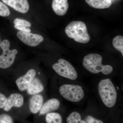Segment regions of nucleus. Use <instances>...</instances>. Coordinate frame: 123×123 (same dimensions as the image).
Masks as SVG:
<instances>
[{"label":"nucleus","mask_w":123,"mask_h":123,"mask_svg":"<svg viewBox=\"0 0 123 123\" xmlns=\"http://www.w3.org/2000/svg\"><path fill=\"white\" fill-rule=\"evenodd\" d=\"M102 57L101 55L91 53L85 56L83 59V65L90 73L98 74L102 72L105 75H109L113 71V68L110 65H103L102 64Z\"/></svg>","instance_id":"1"},{"label":"nucleus","mask_w":123,"mask_h":123,"mask_svg":"<svg viewBox=\"0 0 123 123\" xmlns=\"http://www.w3.org/2000/svg\"><path fill=\"white\" fill-rule=\"evenodd\" d=\"M65 33L69 38L80 43H86L90 38L86 24L81 21H74L66 27Z\"/></svg>","instance_id":"2"},{"label":"nucleus","mask_w":123,"mask_h":123,"mask_svg":"<svg viewBox=\"0 0 123 123\" xmlns=\"http://www.w3.org/2000/svg\"><path fill=\"white\" fill-rule=\"evenodd\" d=\"M98 92L101 99L107 107H113L115 105L117 92L114 84L110 79L102 80L98 86Z\"/></svg>","instance_id":"3"},{"label":"nucleus","mask_w":123,"mask_h":123,"mask_svg":"<svg viewBox=\"0 0 123 123\" xmlns=\"http://www.w3.org/2000/svg\"><path fill=\"white\" fill-rule=\"evenodd\" d=\"M61 95L65 99L73 102H78L83 99L84 92L81 86L78 85L65 84L60 87Z\"/></svg>","instance_id":"4"},{"label":"nucleus","mask_w":123,"mask_h":123,"mask_svg":"<svg viewBox=\"0 0 123 123\" xmlns=\"http://www.w3.org/2000/svg\"><path fill=\"white\" fill-rule=\"evenodd\" d=\"M10 43L8 40H4L1 43L0 47L3 52L0 55V68H8L14 62L18 51L16 49L10 50Z\"/></svg>","instance_id":"5"},{"label":"nucleus","mask_w":123,"mask_h":123,"mask_svg":"<svg viewBox=\"0 0 123 123\" xmlns=\"http://www.w3.org/2000/svg\"><path fill=\"white\" fill-rule=\"evenodd\" d=\"M52 68L61 76L72 80H75L77 78L75 68L69 62L63 59L58 60L57 63L52 65Z\"/></svg>","instance_id":"6"},{"label":"nucleus","mask_w":123,"mask_h":123,"mask_svg":"<svg viewBox=\"0 0 123 123\" xmlns=\"http://www.w3.org/2000/svg\"><path fill=\"white\" fill-rule=\"evenodd\" d=\"M17 36L19 39L27 46L36 47L43 41L44 38L40 35L33 34L31 32L18 31Z\"/></svg>","instance_id":"7"},{"label":"nucleus","mask_w":123,"mask_h":123,"mask_svg":"<svg viewBox=\"0 0 123 123\" xmlns=\"http://www.w3.org/2000/svg\"><path fill=\"white\" fill-rule=\"evenodd\" d=\"M36 74L35 70L34 69H31L25 75L18 78L15 83L19 90L23 91L26 90L35 78Z\"/></svg>","instance_id":"8"},{"label":"nucleus","mask_w":123,"mask_h":123,"mask_svg":"<svg viewBox=\"0 0 123 123\" xmlns=\"http://www.w3.org/2000/svg\"><path fill=\"white\" fill-rule=\"evenodd\" d=\"M4 4L16 11L25 13L29 11L30 6L27 0H1Z\"/></svg>","instance_id":"9"},{"label":"nucleus","mask_w":123,"mask_h":123,"mask_svg":"<svg viewBox=\"0 0 123 123\" xmlns=\"http://www.w3.org/2000/svg\"><path fill=\"white\" fill-rule=\"evenodd\" d=\"M24 98L22 95L13 93L7 98V103L4 107L5 111H9L12 107L20 108L23 105Z\"/></svg>","instance_id":"10"},{"label":"nucleus","mask_w":123,"mask_h":123,"mask_svg":"<svg viewBox=\"0 0 123 123\" xmlns=\"http://www.w3.org/2000/svg\"><path fill=\"white\" fill-rule=\"evenodd\" d=\"M68 0H53L52 7L56 14L59 16L65 15L69 8Z\"/></svg>","instance_id":"11"},{"label":"nucleus","mask_w":123,"mask_h":123,"mask_svg":"<svg viewBox=\"0 0 123 123\" xmlns=\"http://www.w3.org/2000/svg\"><path fill=\"white\" fill-rule=\"evenodd\" d=\"M43 102V98L40 94H35L31 98L29 101V109L31 113L36 114L41 110Z\"/></svg>","instance_id":"12"},{"label":"nucleus","mask_w":123,"mask_h":123,"mask_svg":"<svg viewBox=\"0 0 123 123\" xmlns=\"http://www.w3.org/2000/svg\"><path fill=\"white\" fill-rule=\"evenodd\" d=\"M60 101L55 98L49 99L43 105L40 111V115L50 113L53 111L57 110L59 107Z\"/></svg>","instance_id":"13"},{"label":"nucleus","mask_w":123,"mask_h":123,"mask_svg":"<svg viewBox=\"0 0 123 123\" xmlns=\"http://www.w3.org/2000/svg\"><path fill=\"white\" fill-rule=\"evenodd\" d=\"M43 89V86L39 79L34 78L28 86L27 90L29 94L34 95L42 92Z\"/></svg>","instance_id":"14"},{"label":"nucleus","mask_w":123,"mask_h":123,"mask_svg":"<svg viewBox=\"0 0 123 123\" xmlns=\"http://www.w3.org/2000/svg\"><path fill=\"white\" fill-rule=\"evenodd\" d=\"M91 7L95 9H104L111 7V0H85Z\"/></svg>","instance_id":"15"},{"label":"nucleus","mask_w":123,"mask_h":123,"mask_svg":"<svg viewBox=\"0 0 123 123\" xmlns=\"http://www.w3.org/2000/svg\"><path fill=\"white\" fill-rule=\"evenodd\" d=\"M47 123H62V118L60 115L56 112L47 113L46 117Z\"/></svg>","instance_id":"16"},{"label":"nucleus","mask_w":123,"mask_h":123,"mask_svg":"<svg viewBox=\"0 0 123 123\" xmlns=\"http://www.w3.org/2000/svg\"><path fill=\"white\" fill-rule=\"evenodd\" d=\"M68 123H86L85 120H82L81 115L78 112L71 113L66 119Z\"/></svg>","instance_id":"17"},{"label":"nucleus","mask_w":123,"mask_h":123,"mask_svg":"<svg viewBox=\"0 0 123 123\" xmlns=\"http://www.w3.org/2000/svg\"><path fill=\"white\" fill-rule=\"evenodd\" d=\"M112 45L117 50L121 52L123 56V37L122 36H116L113 39Z\"/></svg>","instance_id":"18"},{"label":"nucleus","mask_w":123,"mask_h":123,"mask_svg":"<svg viewBox=\"0 0 123 123\" xmlns=\"http://www.w3.org/2000/svg\"><path fill=\"white\" fill-rule=\"evenodd\" d=\"M10 12L9 8L4 3L0 1V16L6 17L10 15Z\"/></svg>","instance_id":"19"},{"label":"nucleus","mask_w":123,"mask_h":123,"mask_svg":"<svg viewBox=\"0 0 123 123\" xmlns=\"http://www.w3.org/2000/svg\"><path fill=\"white\" fill-rule=\"evenodd\" d=\"M14 23L15 25L22 26L26 27H30L31 26V24L30 22L23 19L15 18L14 21Z\"/></svg>","instance_id":"20"},{"label":"nucleus","mask_w":123,"mask_h":123,"mask_svg":"<svg viewBox=\"0 0 123 123\" xmlns=\"http://www.w3.org/2000/svg\"><path fill=\"white\" fill-rule=\"evenodd\" d=\"M0 123H14L11 116L6 114L0 115Z\"/></svg>","instance_id":"21"},{"label":"nucleus","mask_w":123,"mask_h":123,"mask_svg":"<svg viewBox=\"0 0 123 123\" xmlns=\"http://www.w3.org/2000/svg\"><path fill=\"white\" fill-rule=\"evenodd\" d=\"M86 123H104L102 121L97 119L91 116H88L86 117Z\"/></svg>","instance_id":"22"},{"label":"nucleus","mask_w":123,"mask_h":123,"mask_svg":"<svg viewBox=\"0 0 123 123\" xmlns=\"http://www.w3.org/2000/svg\"><path fill=\"white\" fill-rule=\"evenodd\" d=\"M7 98L2 94L0 93V108L4 107L7 103Z\"/></svg>","instance_id":"23"},{"label":"nucleus","mask_w":123,"mask_h":123,"mask_svg":"<svg viewBox=\"0 0 123 123\" xmlns=\"http://www.w3.org/2000/svg\"><path fill=\"white\" fill-rule=\"evenodd\" d=\"M15 29H17L21 31H25V32H31V30L29 27H26L22 26L15 25L14 26Z\"/></svg>","instance_id":"24"},{"label":"nucleus","mask_w":123,"mask_h":123,"mask_svg":"<svg viewBox=\"0 0 123 123\" xmlns=\"http://www.w3.org/2000/svg\"><path fill=\"white\" fill-rule=\"evenodd\" d=\"M1 42L0 38V44H1Z\"/></svg>","instance_id":"25"},{"label":"nucleus","mask_w":123,"mask_h":123,"mask_svg":"<svg viewBox=\"0 0 123 123\" xmlns=\"http://www.w3.org/2000/svg\"></svg>","instance_id":"26"}]
</instances>
